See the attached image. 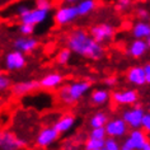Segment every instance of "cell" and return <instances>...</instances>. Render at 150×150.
<instances>
[{
	"instance_id": "4316f807",
	"label": "cell",
	"mask_w": 150,
	"mask_h": 150,
	"mask_svg": "<svg viewBox=\"0 0 150 150\" xmlns=\"http://www.w3.org/2000/svg\"><path fill=\"white\" fill-rule=\"evenodd\" d=\"M103 149L104 150H120V145H118V142L116 141L115 137H108V139H104Z\"/></svg>"
},
{
	"instance_id": "ffe728a7",
	"label": "cell",
	"mask_w": 150,
	"mask_h": 150,
	"mask_svg": "<svg viewBox=\"0 0 150 150\" xmlns=\"http://www.w3.org/2000/svg\"><path fill=\"white\" fill-rule=\"evenodd\" d=\"M75 6L78 16H88L97 8V0H80L75 4Z\"/></svg>"
},
{
	"instance_id": "9c48e42d",
	"label": "cell",
	"mask_w": 150,
	"mask_h": 150,
	"mask_svg": "<svg viewBox=\"0 0 150 150\" xmlns=\"http://www.w3.org/2000/svg\"><path fill=\"white\" fill-rule=\"evenodd\" d=\"M25 62H27V60H25L24 54L18 50L8 52L4 57V65L10 71H17L23 69L25 66Z\"/></svg>"
},
{
	"instance_id": "52a82bcc",
	"label": "cell",
	"mask_w": 150,
	"mask_h": 150,
	"mask_svg": "<svg viewBox=\"0 0 150 150\" xmlns=\"http://www.w3.org/2000/svg\"><path fill=\"white\" fill-rule=\"evenodd\" d=\"M127 129L129 126L126 125V122L122 118H113V120H108L104 125V131L108 137H122L127 134Z\"/></svg>"
},
{
	"instance_id": "8fae6325",
	"label": "cell",
	"mask_w": 150,
	"mask_h": 150,
	"mask_svg": "<svg viewBox=\"0 0 150 150\" xmlns=\"http://www.w3.org/2000/svg\"><path fill=\"white\" fill-rule=\"evenodd\" d=\"M48 14L50 12L43 9H38V8H31L25 14H23L21 18V23H28L32 25H37V24H42L43 22L47 21Z\"/></svg>"
},
{
	"instance_id": "603a6c76",
	"label": "cell",
	"mask_w": 150,
	"mask_h": 150,
	"mask_svg": "<svg viewBox=\"0 0 150 150\" xmlns=\"http://www.w3.org/2000/svg\"><path fill=\"white\" fill-rule=\"evenodd\" d=\"M104 146V139H94V137H89L85 141L84 148L85 150H96V149H102Z\"/></svg>"
},
{
	"instance_id": "836d02e7",
	"label": "cell",
	"mask_w": 150,
	"mask_h": 150,
	"mask_svg": "<svg viewBox=\"0 0 150 150\" xmlns=\"http://www.w3.org/2000/svg\"><path fill=\"white\" fill-rule=\"evenodd\" d=\"M29 9H31V8H29L28 5H25V4H21V5L17 8V14H18V16H19V17H22V16H23V14L27 13Z\"/></svg>"
},
{
	"instance_id": "d590c367",
	"label": "cell",
	"mask_w": 150,
	"mask_h": 150,
	"mask_svg": "<svg viewBox=\"0 0 150 150\" xmlns=\"http://www.w3.org/2000/svg\"><path fill=\"white\" fill-rule=\"evenodd\" d=\"M144 67V74H145V79H146V83H150V65L149 64H146L145 66H142Z\"/></svg>"
},
{
	"instance_id": "d4e9b609",
	"label": "cell",
	"mask_w": 150,
	"mask_h": 150,
	"mask_svg": "<svg viewBox=\"0 0 150 150\" xmlns=\"http://www.w3.org/2000/svg\"><path fill=\"white\" fill-rule=\"evenodd\" d=\"M131 6H132V0H117L115 8L116 10L122 13V12H127Z\"/></svg>"
},
{
	"instance_id": "d6986e66",
	"label": "cell",
	"mask_w": 150,
	"mask_h": 150,
	"mask_svg": "<svg viewBox=\"0 0 150 150\" xmlns=\"http://www.w3.org/2000/svg\"><path fill=\"white\" fill-rule=\"evenodd\" d=\"M75 121H76V120H75V117L73 115H64L55 122L54 127L59 134H65L74 127Z\"/></svg>"
},
{
	"instance_id": "9a60e30c",
	"label": "cell",
	"mask_w": 150,
	"mask_h": 150,
	"mask_svg": "<svg viewBox=\"0 0 150 150\" xmlns=\"http://www.w3.org/2000/svg\"><path fill=\"white\" fill-rule=\"evenodd\" d=\"M40 81L38 80H25V81H19L16 83L12 87V92L16 96H24L28 93H32L40 89Z\"/></svg>"
},
{
	"instance_id": "83f0119b",
	"label": "cell",
	"mask_w": 150,
	"mask_h": 150,
	"mask_svg": "<svg viewBox=\"0 0 150 150\" xmlns=\"http://www.w3.org/2000/svg\"><path fill=\"white\" fill-rule=\"evenodd\" d=\"M35 8L50 12L52 9V3H51V0H35Z\"/></svg>"
},
{
	"instance_id": "cb8c5ba5",
	"label": "cell",
	"mask_w": 150,
	"mask_h": 150,
	"mask_svg": "<svg viewBox=\"0 0 150 150\" xmlns=\"http://www.w3.org/2000/svg\"><path fill=\"white\" fill-rule=\"evenodd\" d=\"M71 55H73V52H71L67 47L62 48V50L59 52V55H57V62L60 64V65H66V64L70 61Z\"/></svg>"
},
{
	"instance_id": "f546056e",
	"label": "cell",
	"mask_w": 150,
	"mask_h": 150,
	"mask_svg": "<svg viewBox=\"0 0 150 150\" xmlns=\"http://www.w3.org/2000/svg\"><path fill=\"white\" fill-rule=\"evenodd\" d=\"M10 88V79L4 73L0 71V92L1 91H6Z\"/></svg>"
},
{
	"instance_id": "277c9868",
	"label": "cell",
	"mask_w": 150,
	"mask_h": 150,
	"mask_svg": "<svg viewBox=\"0 0 150 150\" xmlns=\"http://www.w3.org/2000/svg\"><path fill=\"white\" fill-rule=\"evenodd\" d=\"M89 35L98 43L110 42L116 35V28L110 23H98L91 28Z\"/></svg>"
},
{
	"instance_id": "7c38bea8",
	"label": "cell",
	"mask_w": 150,
	"mask_h": 150,
	"mask_svg": "<svg viewBox=\"0 0 150 150\" xmlns=\"http://www.w3.org/2000/svg\"><path fill=\"white\" fill-rule=\"evenodd\" d=\"M13 46H14V50H18L23 52V54H29V52L35 51L38 47V41L31 36H22L16 38Z\"/></svg>"
},
{
	"instance_id": "4dcf8cb0",
	"label": "cell",
	"mask_w": 150,
	"mask_h": 150,
	"mask_svg": "<svg viewBox=\"0 0 150 150\" xmlns=\"http://www.w3.org/2000/svg\"><path fill=\"white\" fill-rule=\"evenodd\" d=\"M136 17L140 21H148L149 19V9L144 8V6H140V8L136 9Z\"/></svg>"
},
{
	"instance_id": "d6a6232c",
	"label": "cell",
	"mask_w": 150,
	"mask_h": 150,
	"mask_svg": "<svg viewBox=\"0 0 150 150\" xmlns=\"http://www.w3.org/2000/svg\"><path fill=\"white\" fill-rule=\"evenodd\" d=\"M104 84H106L108 88L115 87V85L117 84V78H116V76H110V78H107V79H104Z\"/></svg>"
},
{
	"instance_id": "8d00e7d4",
	"label": "cell",
	"mask_w": 150,
	"mask_h": 150,
	"mask_svg": "<svg viewBox=\"0 0 150 150\" xmlns=\"http://www.w3.org/2000/svg\"><path fill=\"white\" fill-rule=\"evenodd\" d=\"M62 3H65V4H76L78 1H80V0H61Z\"/></svg>"
},
{
	"instance_id": "7a4b0ae2",
	"label": "cell",
	"mask_w": 150,
	"mask_h": 150,
	"mask_svg": "<svg viewBox=\"0 0 150 150\" xmlns=\"http://www.w3.org/2000/svg\"><path fill=\"white\" fill-rule=\"evenodd\" d=\"M91 88H92V84L87 80L73 81L69 85L61 88V91H60V99L65 104H73L83 98L91 91Z\"/></svg>"
},
{
	"instance_id": "74e56055",
	"label": "cell",
	"mask_w": 150,
	"mask_h": 150,
	"mask_svg": "<svg viewBox=\"0 0 150 150\" xmlns=\"http://www.w3.org/2000/svg\"><path fill=\"white\" fill-rule=\"evenodd\" d=\"M141 150H150V144L149 142H146V144L144 145V148H142Z\"/></svg>"
},
{
	"instance_id": "ac0fdd59",
	"label": "cell",
	"mask_w": 150,
	"mask_h": 150,
	"mask_svg": "<svg viewBox=\"0 0 150 150\" xmlns=\"http://www.w3.org/2000/svg\"><path fill=\"white\" fill-rule=\"evenodd\" d=\"M127 80L131 84L137 85V87H142V85L148 84L145 79V74H144V67L142 66H134L127 71Z\"/></svg>"
},
{
	"instance_id": "e575fe53",
	"label": "cell",
	"mask_w": 150,
	"mask_h": 150,
	"mask_svg": "<svg viewBox=\"0 0 150 150\" xmlns=\"http://www.w3.org/2000/svg\"><path fill=\"white\" fill-rule=\"evenodd\" d=\"M78 148H79V146H78L76 144H74L73 140H69L65 145L62 146V150H78Z\"/></svg>"
},
{
	"instance_id": "8992f818",
	"label": "cell",
	"mask_w": 150,
	"mask_h": 150,
	"mask_svg": "<svg viewBox=\"0 0 150 150\" xmlns=\"http://www.w3.org/2000/svg\"><path fill=\"white\" fill-rule=\"evenodd\" d=\"M144 115H145L144 107L136 102L134 104L132 108H130V110L123 112L122 120L126 122L127 126L131 127V129H140L141 120H142V116Z\"/></svg>"
},
{
	"instance_id": "44dd1931",
	"label": "cell",
	"mask_w": 150,
	"mask_h": 150,
	"mask_svg": "<svg viewBox=\"0 0 150 150\" xmlns=\"http://www.w3.org/2000/svg\"><path fill=\"white\" fill-rule=\"evenodd\" d=\"M111 98L110 92L106 91V89H97L91 94V100L93 104H97V106H103L106 104Z\"/></svg>"
},
{
	"instance_id": "2e32d148",
	"label": "cell",
	"mask_w": 150,
	"mask_h": 150,
	"mask_svg": "<svg viewBox=\"0 0 150 150\" xmlns=\"http://www.w3.org/2000/svg\"><path fill=\"white\" fill-rule=\"evenodd\" d=\"M64 83V76L59 73H50L40 80V87L43 89H55Z\"/></svg>"
},
{
	"instance_id": "4fadbf2b",
	"label": "cell",
	"mask_w": 150,
	"mask_h": 150,
	"mask_svg": "<svg viewBox=\"0 0 150 150\" xmlns=\"http://www.w3.org/2000/svg\"><path fill=\"white\" fill-rule=\"evenodd\" d=\"M112 98L116 103L123 104V106H131L139 100V94L135 89H126L121 92H115L112 94Z\"/></svg>"
},
{
	"instance_id": "e0dca14e",
	"label": "cell",
	"mask_w": 150,
	"mask_h": 150,
	"mask_svg": "<svg viewBox=\"0 0 150 150\" xmlns=\"http://www.w3.org/2000/svg\"><path fill=\"white\" fill-rule=\"evenodd\" d=\"M131 35L137 40H149L150 37V24L148 21H139L131 28Z\"/></svg>"
},
{
	"instance_id": "30bf717a",
	"label": "cell",
	"mask_w": 150,
	"mask_h": 150,
	"mask_svg": "<svg viewBox=\"0 0 150 150\" xmlns=\"http://www.w3.org/2000/svg\"><path fill=\"white\" fill-rule=\"evenodd\" d=\"M146 142L149 141L144 131H141L140 129H132V131L129 134V136L126 137L123 145L130 148L131 150H141Z\"/></svg>"
},
{
	"instance_id": "60d3db41",
	"label": "cell",
	"mask_w": 150,
	"mask_h": 150,
	"mask_svg": "<svg viewBox=\"0 0 150 150\" xmlns=\"http://www.w3.org/2000/svg\"><path fill=\"white\" fill-rule=\"evenodd\" d=\"M96 150H104V149H103V148H102V149H96Z\"/></svg>"
},
{
	"instance_id": "1f68e13d",
	"label": "cell",
	"mask_w": 150,
	"mask_h": 150,
	"mask_svg": "<svg viewBox=\"0 0 150 150\" xmlns=\"http://www.w3.org/2000/svg\"><path fill=\"white\" fill-rule=\"evenodd\" d=\"M140 127H142L146 132H149V131H150V115L148 113V112H145V115L142 116Z\"/></svg>"
},
{
	"instance_id": "5bb4252c",
	"label": "cell",
	"mask_w": 150,
	"mask_h": 150,
	"mask_svg": "<svg viewBox=\"0 0 150 150\" xmlns=\"http://www.w3.org/2000/svg\"><path fill=\"white\" fill-rule=\"evenodd\" d=\"M149 50V40H137L135 38L132 42L130 43L127 52L131 57L134 59H140Z\"/></svg>"
},
{
	"instance_id": "6da1fadb",
	"label": "cell",
	"mask_w": 150,
	"mask_h": 150,
	"mask_svg": "<svg viewBox=\"0 0 150 150\" xmlns=\"http://www.w3.org/2000/svg\"><path fill=\"white\" fill-rule=\"evenodd\" d=\"M67 48L74 54L85 59L98 61L104 56V47L98 43L84 29H75L67 37Z\"/></svg>"
},
{
	"instance_id": "484cf974",
	"label": "cell",
	"mask_w": 150,
	"mask_h": 150,
	"mask_svg": "<svg viewBox=\"0 0 150 150\" xmlns=\"http://www.w3.org/2000/svg\"><path fill=\"white\" fill-rule=\"evenodd\" d=\"M35 27L36 25H32V24H28V23H21L18 29H19L22 36H32L33 32H35Z\"/></svg>"
},
{
	"instance_id": "7402d4cb",
	"label": "cell",
	"mask_w": 150,
	"mask_h": 150,
	"mask_svg": "<svg viewBox=\"0 0 150 150\" xmlns=\"http://www.w3.org/2000/svg\"><path fill=\"white\" fill-rule=\"evenodd\" d=\"M107 121H108V117L106 113H103V112H97L91 118V126L92 127H103Z\"/></svg>"
},
{
	"instance_id": "5b68a950",
	"label": "cell",
	"mask_w": 150,
	"mask_h": 150,
	"mask_svg": "<svg viewBox=\"0 0 150 150\" xmlns=\"http://www.w3.org/2000/svg\"><path fill=\"white\" fill-rule=\"evenodd\" d=\"M25 145V140L17 136L9 130H0V150H21Z\"/></svg>"
},
{
	"instance_id": "f1b7e54d",
	"label": "cell",
	"mask_w": 150,
	"mask_h": 150,
	"mask_svg": "<svg viewBox=\"0 0 150 150\" xmlns=\"http://www.w3.org/2000/svg\"><path fill=\"white\" fill-rule=\"evenodd\" d=\"M106 131H104V126L103 127H92L91 131V136L89 137H94V139H106Z\"/></svg>"
},
{
	"instance_id": "ab89813d",
	"label": "cell",
	"mask_w": 150,
	"mask_h": 150,
	"mask_svg": "<svg viewBox=\"0 0 150 150\" xmlns=\"http://www.w3.org/2000/svg\"><path fill=\"white\" fill-rule=\"evenodd\" d=\"M141 3H149V0H140Z\"/></svg>"
},
{
	"instance_id": "3957f363",
	"label": "cell",
	"mask_w": 150,
	"mask_h": 150,
	"mask_svg": "<svg viewBox=\"0 0 150 150\" xmlns=\"http://www.w3.org/2000/svg\"><path fill=\"white\" fill-rule=\"evenodd\" d=\"M79 17L76 12L75 4H62L60 8L56 9L54 14V21L59 25H67Z\"/></svg>"
},
{
	"instance_id": "f35d334b",
	"label": "cell",
	"mask_w": 150,
	"mask_h": 150,
	"mask_svg": "<svg viewBox=\"0 0 150 150\" xmlns=\"http://www.w3.org/2000/svg\"><path fill=\"white\" fill-rule=\"evenodd\" d=\"M120 150H131V149L127 148V146H125V145H122V146H120Z\"/></svg>"
},
{
	"instance_id": "ba28073f",
	"label": "cell",
	"mask_w": 150,
	"mask_h": 150,
	"mask_svg": "<svg viewBox=\"0 0 150 150\" xmlns=\"http://www.w3.org/2000/svg\"><path fill=\"white\" fill-rule=\"evenodd\" d=\"M59 136H60V134L56 131L54 126L43 127L38 132V135H37L36 144L41 146V148H47V146H51L52 144H55L59 140Z\"/></svg>"
}]
</instances>
